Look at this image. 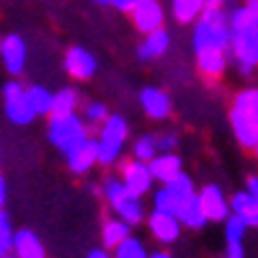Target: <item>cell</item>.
<instances>
[{"label": "cell", "instance_id": "obj_39", "mask_svg": "<svg viewBox=\"0 0 258 258\" xmlns=\"http://www.w3.org/2000/svg\"><path fill=\"white\" fill-rule=\"evenodd\" d=\"M6 197H8V183L0 181V202H3V204H6Z\"/></svg>", "mask_w": 258, "mask_h": 258}, {"label": "cell", "instance_id": "obj_25", "mask_svg": "<svg viewBox=\"0 0 258 258\" xmlns=\"http://www.w3.org/2000/svg\"><path fill=\"white\" fill-rule=\"evenodd\" d=\"M183 202H186V199H181L178 194H173L168 186H163L160 191H155V212L176 214V217H178V212H181Z\"/></svg>", "mask_w": 258, "mask_h": 258}, {"label": "cell", "instance_id": "obj_26", "mask_svg": "<svg viewBox=\"0 0 258 258\" xmlns=\"http://www.w3.org/2000/svg\"><path fill=\"white\" fill-rule=\"evenodd\" d=\"M253 26H258V13L250 11L248 6L235 8V11L230 13V31H232V34H240V31L253 29Z\"/></svg>", "mask_w": 258, "mask_h": 258}, {"label": "cell", "instance_id": "obj_37", "mask_svg": "<svg viewBox=\"0 0 258 258\" xmlns=\"http://www.w3.org/2000/svg\"><path fill=\"white\" fill-rule=\"evenodd\" d=\"M245 191H250L253 197H258V176H248V188Z\"/></svg>", "mask_w": 258, "mask_h": 258}, {"label": "cell", "instance_id": "obj_11", "mask_svg": "<svg viewBox=\"0 0 258 258\" xmlns=\"http://www.w3.org/2000/svg\"><path fill=\"white\" fill-rule=\"evenodd\" d=\"M96 68H98L96 57L83 47H70L64 54V70L75 80H91L96 75Z\"/></svg>", "mask_w": 258, "mask_h": 258}, {"label": "cell", "instance_id": "obj_9", "mask_svg": "<svg viewBox=\"0 0 258 258\" xmlns=\"http://www.w3.org/2000/svg\"><path fill=\"white\" fill-rule=\"evenodd\" d=\"M121 181L126 183L129 191L137 194V197L142 199V194H147L150 186H153L155 176H153V170H150L147 163H142V160L135 158V160H129V163L121 165Z\"/></svg>", "mask_w": 258, "mask_h": 258}, {"label": "cell", "instance_id": "obj_35", "mask_svg": "<svg viewBox=\"0 0 258 258\" xmlns=\"http://www.w3.org/2000/svg\"><path fill=\"white\" fill-rule=\"evenodd\" d=\"M137 3H140V0H109V6H114L119 11H132Z\"/></svg>", "mask_w": 258, "mask_h": 258}, {"label": "cell", "instance_id": "obj_4", "mask_svg": "<svg viewBox=\"0 0 258 258\" xmlns=\"http://www.w3.org/2000/svg\"><path fill=\"white\" fill-rule=\"evenodd\" d=\"M232 47V31H230V16L227 18H199L194 29V52L202 49H230Z\"/></svg>", "mask_w": 258, "mask_h": 258}, {"label": "cell", "instance_id": "obj_23", "mask_svg": "<svg viewBox=\"0 0 258 258\" xmlns=\"http://www.w3.org/2000/svg\"><path fill=\"white\" fill-rule=\"evenodd\" d=\"M26 96L34 106V111L39 116H52V106H54V93H49L44 85H31L26 88Z\"/></svg>", "mask_w": 258, "mask_h": 258}, {"label": "cell", "instance_id": "obj_15", "mask_svg": "<svg viewBox=\"0 0 258 258\" xmlns=\"http://www.w3.org/2000/svg\"><path fill=\"white\" fill-rule=\"evenodd\" d=\"M68 158V165L73 173H85V170H91L96 163H98V140H85L83 145H78L73 153L64 155Z\"/></svg>", "mask_w": 258, "mask_h": 258}, {"label": "cell", "instance_id": "obj_41", "mask_svg": "<svg viewBox=\"0 0 258 258\" xmlns=\"http://www.w3.org/2000/svg\"><path fill=\"white\" fill-rule=\"evenodd\" d=\"M150 258H173V255H170V253H165V250H158V253H153Z\"/></svg>", "mask_w": 258, "mask_h": 258}, {"label": "cell", "instance_id": "obj_45", "mask_svg": "<svg viewBox=\"0 0 258 258\" xmlns=\"http://www.w3.org/2000/svg\"><path fill=\"white\" fill-rule=\"evenodd\" d=\"M3 258H11V255H3Z\"/></svg>", "mask_w": 258, "mask_h": 258}, {"label": "cell", "instance_id": "obj_44", "mask_svg": "<svg viewBox=\"0 0 258 258\" xmlns=\"http://www.w3.org/2000/svg\"><path fill=\"white\" fill-rule=\"evenodd\" d=\"M253 150H255V158H258V145H255V147H253Z\"/></svg>", "mask_w": 258, "mask_h": 258}, {"label": "cell", "instance_id": "obj_12", "mask_svg": "<svg viewBox=\"0 0 258 258\" xmlns=\"http://www.w3.org/2000/svg\"><path fill=\"white\" fill-rule=\"evenodd\" d=\"M199 202H202V207H204V214H207L209 222H225V220L230 217V212H232V207H230V202L225 199L222 188L214 186V183L202 188Z\"/></svg>", "mask_w": 258, "mask_h": 258}, {"label": "cell", "instance_id": "obj_18", "mask_svg": "<svg viewBox=\"0 0 258 258\" xmlns=\"http://www.w3.org/2000/svg\"><path fill=\"white\" fill-rule=\"evenodd\" d=\"M16 258H44V245L36 238V232L31 230H18L13 240Z\"/></svg>", "mask_w": 258, "mask_h": 258}, {"label": "cell", "instance_id": "obj_34", "mask_svg": "<svg viewBox=\"0 0 258 258\" xmlns=\"http://www.w3.org/2000/svg\"><path fill=\"white\" fill-rule=\"evenodd\" d=\"M178 145V137L176 135H163L158 137V147H160V153H173V147Z\"/></svg>", "mask_w": 258, "mask_h": 258}, {"label": "cell", "instance_id": "obj_32", "mask_svg": "<svg viewBox=\"0 0 258 258\" xmlns=\"http://www.w3.org/2000/svg\"><path fill=\"white\" fill-rule=\"evenodd\" d=\"M165 186H168L170 191H173V194H178L181 199H191V197H194V181H191L186 173L176 176L173 181H168Z\"/></svg>", "mask_w": 258, "mask_h": 258}, {"label": "cell", "instance_id": "obj_42", "mask_svg": "<svg viewBox=\"0 0 258 258\" xmlns=\"http://www.w3.org/2000/svg\"><path fill=\"white\" fill-rule=\"evenodd\" d=\"M204 3H207V6H220L222 0H204Z\"/></svg>", "mask_w": 258, "mask_h": 258}, {"label": "cell", "instance_id": "obj_1", "mask_svg": "<svg viewBox=\"0 0 258 258\" xmlns=\"http://www.w3.org/2000/svg\"><path fill=\"white\" fill-rule=\"evenodd\" d=\"M230 124L243 147L258 145V88H245L235 96Z\"/></svg>", "mask_w": 258, "mask_h": 258}, {"label": "cell", "instance_id": "obj_29", "mask_svg": "<svg viewBox=\"0 0 258 258\" xmlns=\"http://www.w3.org/2000/svg\"><path fill=\"white\" fill-rule=\"evenodd\" d=\"M250 225L240 217V214H230V217L225 220V238H227V243H243V235H245V230H248Z\"/></svg>", "mask_w": 258, "mask_h": 258}, {"label": "cell", "instance_id": "obj_3", "mask_svg": "<svg viewBox=\"0 0 258 258\" xmlns=\"http://www.w3.org/2000/svg\"><path fill=\"white\" fill-rule=\"evenodd\" d=\"M88 140V129L85 121L78 114H68V116H49V142L59 150V153H73L78 145H83Z\"/></svg>", "mask_w": 258, "mask_h": 258}, {"label": "cell", "instance_id": "obj_30", "mask_svg": "<svg viewBox=\"0 0 258 258\" xmlns=\"http://www.w3.org/2000/svg\"><path fill=\"white\" fill-rule=\"evenodd\" d=\"M114 258H150V255H147L142 240H137V238H132V235H129V238L116 248Z\"/></svg>", "mask_w": 258, "mask_h": 258}, {"label": "cell", "instance_id": "obj_24", "mask_svg": "<svg viewBox=\"0 0 258 258\" xmlns=\"http://www.w3.org/2000/svg\"><path fill=\"white\" fill-rule=\"evenodd\" d=\"M207 3L204 0H173V16L178 24H191L204 13Z\"/></svg>", "mask_w": 258, "mask_h": 258}, {"label": "cell", "instance_id": "obj_28", "mask_svg": "<svg viewBox=\"0 0 258 258\" xmlns=\"http://www.w3.org/2000/svg\"><path fill=\"white\" fill-rule=\"evenodd\" d=\"M158 137L155 135H142L137 142H135V158L142 160V163H150L158 158Z\"/></svg>", "mask_w": 258, "mask_h": 258}, {"label": "cell", "instance_id": "obj_5", "mask_svg": "<svg viewBox=\"0 0 258 258\" xmlns=\"http://www.w3.org/2000/svg\"><path fill=\"white\" fill-rule=\"evenodd\" d=\"M126 132H129V126L119 114L109 116L101 124V137H98V163L101 165H111L121 155V147L126 142Z\"/></svg>", "mask_w": 258, "mask_h": 258}, {"label": "cell", "instance_id": "obj_20", "mask_svg": "<svg viewBox=\"0 0 258 258\" xmlns=\"http://www.w3.org/2000/svg\"><path fill=\"white\" fill-rule=\"evenodd\" d=\"M178 220H181L186 227H191V230H202V227L209 222L207 214H204V207H202V202H199V194H194L191 199L183 202V207H181V212H178Z\"/></svg>", "mask_w": 258, "mask_h": 258}, {"label": "cell", "instance_id": "obj_33", "mask_svg": "<svg viewBox=\"0 0 258 258\" xmlns=\"http://www.w3.org/2000/svg\"><path fill=\"white\" fill-rule=\"evenodd\" d=\"M83 116H85V121H91V124H103L106 119H109V111H106V103L91 101V103H85Z\"/></svg>", "mask_w": 258, "mask_h": 258}, {"label": "cell", "instance_id": "obj_17", "mask_svg": "<svg viewBox=\"0 0 258 258\" xmlns=\"http://www.w3.org/2000/svg\"><path fill=\"white\" fill-rule=\"evenodd\" d=\"M197 68L207 78H220L227 68L225 49H202V52H197Z\"/></svg>", "mask_w": 258, "mask_h": 258}, {"label": "cell", "instance_id": "obj_16", "mask_svg": "<svg viewBox=\"0 0 258 258\" xmlns=\"http://www.w3.org/2000/svg\"><path fill=\"white\" fill-rule=\"evenodd\" d=\"M147 165H150V170H153V176H155L158 181H163V183L173 181L176 176L183 173V170H181L183 163H181V158L173 155V153H160L155 160H150Z\"/></svg>", "mask_w": 258, "mask_h": 258}, {"label": "cell", "instance_id": "obj_7", "mask_svg": "<svg viewBox=\"0 0 258 258\" xmlns=\"http://www.w3.org/2000/svg\"><path fill=\"white\" fill-rule=\"evenodd\" d=\"M232 54L238 59V68L243 75H250L258 64V26L245 29L240 34H232Z\"/></svg>", "mask_w": 258, "mask_h": 258}, {"label": "cell", "instance_id": "obj_2", "mask_svg": "<svg viewBox=\"0 0 258 258\" xmlns=\"http://www.w3.org/2000/svg\"><path fill=\"white\" fill-rule=\"evenodd\" d=\"M103 194L109 199L111 209L119 214V217L129 225H140L145 220V209L137 194H132L126 188V183L121 178H106L103 181Z\"/></svg>", "mask_w": 258, "mask_h": 258}, {"label": "cell", "instance_id": "obj_19", "mask_svg": "<svg viewBox=\"0 0 258 258\" xmlns=\"http://www.w3.org/2000/svg\"><path fill=\"white\" fill-rule=\"evenodd\" d=\"M168 47H170V34L165 29H158V31L145 36L137 54H140V59H153V57H163L168 52Z\"/></svg>", "mask_w": 258, "mask_h": 258}, {"label": "cell", "instance_id": "obj_27", "mask_svg": "<svg viewBox=\"0 0 258 258\" xmlns=\"http://www.w3.org/2000/svg\"><path fill=\"white\" fill-rule=\"evenodd\" d=\"M75 106H78V93L73 88H62L54 93V106H52V116H68L75 114Z\"/></svg>", "mask_w": 258, "mask_h": 258}, {"label": "cell", "instance_id": "obj_43", "mask_svg": "<svg viewBox=\"0 0 258 258\" xmlns=\"http://www.w3.org/2000/svg\"><path fill=\"white\" fill-rule=\"evenodd\" d=\"M93 3H101V6H109V0H93Z\"/></svg>", "mask_w": 258, "mask_h": 258}, {"label": "cell", "instance_id": "obj_14", "mask_svg": "<svg viewBox=\"0 0 258 258\" xmlns=\"http://www.w3.org/2000/svg\"><path fill=\"white\" fill-rule=\"evenodd\" d=\"M140 103H142V109H145V114L150 116V119H168L170 116V98H168V93L165 91H160V88H142L140 91Z\"/></svg>", "mask_w": 258, "mask_h": 258}, {"label": "cell", "instance_id": "obj_13", "mask_svg": "<svg viewBox=\"0 0 258 258\" xmlns=\"http://www.w3.org/2000/svg\"><path fill=\"white\" fill-rule=\"evenodd\" d=\"M147 225H150V232H153L160 243H173V240H178L183 222L176 217V214L153 212V214H150V220H147Z\"/></svg>", "mask_w": 258, "mask_h": 258}, {"label": "cell", "instance_id": "obj_10", "mask_svg": "<svg viewBox=\"0 0 258 258\" xmlns=\"http://www.w3.org/2000/svg\"><path fill=\"white\" fill-rule=\"evenodd\" d=\"M0 57H3V68L16 78L26 68V41L18 34H8L0 44Z\"/></svg>", "mask_w": 258, "mask_h": 258}, {"label": "cell", "instance_id": "obj_31", "mask_svg": "<svg viewBox=\"0 0 258 258\" xmlns=\"http://www.w3.org/2000/svg\"><path fill=\"white\" fill-rule=\"evenodd\" d=\"M13 240H16V235L11 230V220H8V214L3 212L0 214V250H3V255H8L13 250Z\"/></svg>", "mask_w": 258, "mask_h": 258}, {"label": "cell", "instance_id": "obj_6", "mask_svg": "<svg viewBox=\"0 0 258 258\" xmlns=\"http://www.w3.org/2000/svg\"><path fill=\"white\" fill-rule=\"evenodd\" d=\"M3 106H6V116L11 124L26 126L31 124L39 114L34 111V106L26 96V88H21L18 83H6L3 85Z\"/></svg>", "mask_w": 258, "mask_h": 258}, {"label": "cell", "instance_id": "obj_22", "mask_svg": "<svg viewBox=\"0 0 258 258\" xmlns=\"http://www.w3.org/2000/svg\"><path fill=\"white\" fill-rule=\"evenodd\" d=\"M129 230H132V225L124 222L121 217L109 220V222L103 225V245H109V248H119V245L129 238Z\"/></svg>", "mask_w": 258, "mask_h": 258}, {"label": "cell", "instance_id": "obj_36", "mask_svg": "<svg viewBox=\"0 0 258 258\" xmlns=\"http://www.w3.org/2000/svg\"><path fill=\"white\" fill-rule=\"evenodd\" d=\"M227 258H245L243 255V243H227Z\"/></svg>", "mask_w": 258, "mask_h": 258}, {"label": "cell", "instance_id": "obj_8", "mask_svg": "<svg viewBox=\"0 0 258 258\" xmlns=\"http://www.w3.org/2000/svg\"><path fill=\"white\" fill-rule=\"evenodd\" d=\"M132 13V21H135V29L142 31L145 36L147 34H153L158 29H163V6L158 3V0H140V3L129 11Z\"/></svg>", "mask_w": 258, "mask_h": 258}, {"label": "cell", "instance_id": "obj_38", "mask_svg": "<svg viewBox=\"0 0 258 258\" xmlns=\"http://www.w3.org/2000/svg\"><path fill=\"white\" fill-rule=\"evenodd\" d=\"M88 258H109V253H106L103 248H93V250L88 253Z\"/></svg>", "mask_w": 258, "mask_h": 258}, {"label": "cell", "instance_id": "obj_21", "mask_svg": "<svg viewBox=\"0 0 258 258\" xmlns=\"http://www.w3.org/2000/svg\"><path fill=\"white\" fill-rule=\"evenodd\" d=\"M230 207H232V212H235V214H240V217H243L248 225L258 227V197H253L250 191H240V194H235L232 202H230Z\"/></svg>", "mask_w": 258, "mask_h": 258}, {"label": "cell", "instance_id": "obj_40", "mask_svg": "<svg viewBox=\"0 0 258 258\" xmlns=\"http://www.w3.org/2000/svg\"><path fill=\"white\" fill-rule=\"evenodd\" d=\"M243 6H248L250 11H255V13H258V0H245V3H243Z\"/></svg>", "mask_w": 258, "mask_h": 258}]
</instances>
